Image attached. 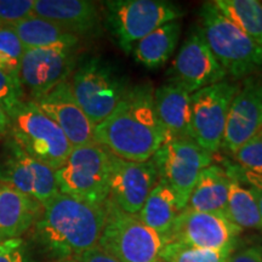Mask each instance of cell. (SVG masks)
<instances>
[{"instance_id":"1","label":"cell","mask_w":262,"mask_h":262,"mask_svg":"<svg viewBox=\"0 0 262 262\" xmlns=\"http://www.w3.org/2000/svg\"><path fill=\"white\" fill-rule=\"evenodd\" d=\"M165 140L155 108L152 84L131 85L106 119L94 127V142L113 156L130 162H147Z\"/></svg>"},{"instance_id":"2","label":"cell","mask_w":262,"mask_h":262,"mask_svg":"<svg viewBox=\"0 0 262 262\" xmlns=\"http://www.w3.org/2000/svg\"><path fill=\"white\" fill-rule=\"evenodd\" d=\"M104 221V205H91L58 193L42 206L33 235L56 261L75 258L98 244Z\"/></svg>"},{"instance_id":"3","label":"cell","mask_w":262,"mask_h":262,"mask_svg":"<svg viewBox=\"0 0 262 262\" xmlns=\"http://www.w3.org/2000/svg\"><path fill=\"white\" fill-rule=\"evenodd\" d=\"M201 28L206 44L221 67L233 79H244L262 70V47L249 38L206 2L199 11Z\"/></svg>"},{"instance_id":"4","label":"cell","mask_w":262,"mask_h":262,"mask_svg":"<svg viewBox=\"0 0 262 262\" xmlns=\"http://www.w3.org/2000/svg\"><path fill=\"white\" fill-rule=\"evenodd\" d=\"M70 84L78 104L94 126L113 112L131 86L117 66L100 56L78 58Z\"/></svg>"},{"instance_id":"5","label":"cell","mask_w":262,"mask_h":262,"mask_svg":"<svg viewBox=\"0 0 262 262\" xmlns=\"http://www.w3.org/2000/svg\"><path fill=\"white\" fill-rule=\"evenodd\" d=\"M102 4L104 25L127 55L149 33L185 15L181 6L166 0H108Z\"/></svg>"},{"instance_id":"6","label":"cell","mask_w":262,"mask_h":262,"mask_svg":"<svg viewBox=\"0 0 262 262\" xmlns=\"http://www.w3.org/2000/svg\"><path fill=\"white\" fill-rule=\"evenodd\" d=\"M55 178L61 194L103 206L110 198L111 152L95 142L73 147Z\"/></svg>"},{"instance_id":"7","label":"cell","mask_w":262,"mask_h":262,"mask_svg":"<svg viewBox=\"0 0 262 262\" xmlns=\"http://www.w3.org/2000/svg\"><path fill=\"white\" fill-rule=\"evenodd\" d=\"M9 136L32 158L55 171L73 149L60 126L28 98L10 116Z\"/></svg>"},{"instance_id":"8","label":"cell","mask_w":262,"mask_h":262,"mask_svg":"<svg viewBox=\"0 0 262 262\" xmlns=\"http://www.w3.org/2000/svg\"><path fill=\"white\" fill-rule=\"evenodd\" d=\"M106 221L98 244L120 262H156L165 245L159 233L137 215L118 208L110 198L104 203Z\"/></svg>"},{"instance_id":"9","label":"cell","mask_w":262,"mask_h":262,"mask_svg":"<svg viewBox=\"0 0 262 262\" xmlns=\"http://www.w3.org/2000/svg\"><path fill=\"white\" fill-rule=\"evenodd\" d=\"M152 162L159 180L172 189L185 210L199 175L211 165L212 155L189 137H166Z\"/></svg>"},{"instance_id":"10","label":"cell","mask_w":262,"mask_h":262,"mask_svg":"<svg viewBox=\"0 0 262 262\" xmlns=\"http://www.w3.org/2000/svg\"><path fill=\"white\" fill-rule=\"evenodd\" d=\"M239 85L222 80L191 95L189 136L214 155L222 146L228 110Z\"/></svg>"},{"instance_id":"11","label":"cell","mask_w":262,"mask_h":262,"mask_svg":"<svg viewBox=\"0 0 262 262\" xmlns=\"http://www.w3.org/2000/svg\"><path fill=\"white\" fill-rule=\"evenodd\" d=\"M0 182L44 206L58 193L55 170L27 155L9 135L0 153Z\"/></svg>"},{"instance_id":"12","label":"cell","mask_w":262,"mask_h":262,"mask_svg":"<svg viewBox=\"0 0 262 262\" xmlns=\"http://www.w3.org/2000/svg\"><path fill=\"white\" fill-rule=\"evenodd\" d=\"M78 47H50L25 51L19 81L28 94V100H38L70 79L78 62Z\"/></svg>"},{"instance_id":"13","label":"cell","mask_w":262,"mask_h":262,"mask_svg":"<svg viewBox=\"0 0 262 262\" xmlns=\"http://www.w3.org/2000/svg\"><path fill=\"white\" fill-rule=\"evenodd\" d=\"M243 229L219 212L185 210L178 216L165 235L166 243H182L216 251H233Z\"/></svg>"},{"instance_id":"14","label":"cell","mask_w":262,"mask_h":262,"mask_svg":"<svg viewBox=\"0 0 262 262\" xmlns=\"http://www.w3.org/2000/svg\"><path fill=\"white\" fill-rule=\"evenodd\" d=\"M226 72L212 54L199 26L193 29L173 58L168 83L189 95L225 80Z\"/></svg>"},{"instance_id":"15","label":"cell","mask_w":262,"mask_h":262,"mask_svg":"<svg viewBox=\"0 0 262 262\" xmlns=\"http://www.w3.org/2000/svg\"><path fill=\"white\" fill-rule=\"evenodd\" d=\"M262 131V78H245L232 100L226 122L222 148L229 155Z\"/></svg>"},{"instance_id":"16","label":"cell","mask_w":262,"mask_h":262,"mask_svg":"<svg viewBox=\"0 0 262 262\" xmlns=\"http://www.w3.org/2000/svg\"><path fill=\"white\" fill-rule=\"evenodd\" d=\"M158 180V171L152 159L130 162L111 153L110 199L123 211L139 215Z\"/></svg>"},{"instance_id":"17","label":"cell","mask_w":262,"mask_h":262,"mask_svg":"<svg viewBox=\"0 0 262 262\" xmlns=\"http://www.w3.org/2000/svg\"><path fill=\"white\" fill-rule=\"evenodd\" d=\"M33 102L60 126L73 147L94 142L95 126L75 100L70 79Z\"/></svg>"},{"instance_id":"18","label":"cell","mask_w":262,"mask_h":262,"mask_svg":"<svg viewBox=\"0 0 262 262\" xmlns=\"http://www.w3.org/2000/svg\"><path fill=\"white\" fill-rule=\"evenodd\" d=\"M34 15L54 22L79 40L97 37L101 32L100 9L89 0H34Z\"/></svg>"},{"instance_id":"19","label":"cell","mask_w":262,"mask_h":262,"mask_svg":"<svg viewBox=\"0 0 262 262\" xmlns=\"http://www.w3.org/2000/svg\"><path fill=\"white\" fill-rule=\"evenodd\" d=\"M40 203L0 182V242L22 238L41 214Z\"/></svg>"},{"instance_id":"20","label":"cell","mask_w":262,"mask_h":262,"mask_svg":"<svg viewBox=\"0 0 262 262\" xmlns=\"http://www.w3.org/2000/svg\"><path fill=\"white\" fill-rule=\"evenodd\" d=\"M155 108L166 137H189L191 95L171 83L155 90Z\"/></svg>"},{"instance_id":"21","label":"cell","mask_w":262,"mask_h":262,"mask_svg":"<svg viewBox=\"0 0 262 262\" xmlns=\"http://www.w3.org/2000/svg\"><path fill=\"white\" fill-rule=\"evenodd\" d=\"M232 178L227 170L211 164L199 175L186 209L201 212L224 214L227 205Z\"/></svg>"},{"instance_id":"22","label":"cell","mask_w":262,"mask_h":262,"mask_svg":"<svg viewBox=\"0 0 262 262\" xmlns=\"http://www.w3.org/2000/svg\"><path fill=\"white\" fill-rule=\"evenodd\" d=\"M181 32L179 19L160 26L134 45L131 50L134 60L146 68L162 67L175 52Z\"/></svg>"},{"instance_id":"23","label":"cell","mask_w":262,"mask_h":262,"mask_svg":"<svg viewBox=\"0 0 262 262\" xmlns=\"http://www.w3.org/2000/svg\"><path fill=\"white\" fill-rule=\"evenodd\" d=\"M182 210L172 189L158 180L137 216L146 226L165 238Z\"/></svg>"},{"instance_id":"24","label":"cell","mask_w":262,"mask_h":262,"mask_svg":"<svg viewBox=\"0 0 262 262\" xmlns=\"http://www.w3.org/2000/svg\"><path fill=\"white\" fill-rule=\"evenodd\" d=\"M12 28L26 50L50 47H77L80 41L60 26L35 15Z\"/></svg>"},{"instance_id":"25","label":"cell","mask_w":262,"mask_h":262,"mask_svg":"<svg viewBox=\"0 0 262 262\" xmlns=\"http://www.w3.org/2000/svg\"><path fill=\"white\" fill-rule=\"evenodd\" d=\"M214 5L235 27L262 47V3L258 0H215Z\"/></svg>"},{"instance_id":"26","label":"cell","mask_w":262,"mask_h":262,"mask_svg":"<svg viewBox=\"0 0 262 262\" xmlns=\"http://www.w3.org/2000/svg\"><path fill=\"white\" fill-rule=\"evenodd\" d=\"M224 215L228 221L242 229H262V219L256 198L250 188L245 187L235 179H232Z\"/></svg>"},{"instance_id":"27","label":"cell","mask_w":262,"mask_h":262,"mask_svg":"<svg viewBox=\"0 0 262 262\" xmlns=\"http://www.w3.org/2000/svg\"><path fill=\"white\" fill-rule=\"evenodd\" d=\"M233 251L206 250L182 243H166L159 255L163 262H228Z\"/></svg>"},{"instance_id":"28","label":"cell","mask_w":262,"mask_h":262,"mask_svg":"<svg viewBox=\"0 0 262 262\" xmlns=\"http://www.w3.org/2000/svg\"><path fill=\"white\" fill-rule=\"evenodd\" d=\"M26 49L14 28L0 27V70L19 80V70Z\"/></svg>"},{"instance_id":"29","label":"cell","mask_w":262,"mask_h":262,"mask_svg":"<svg viewBox=\"0 0 262 262\" xmlns=\"http://www.w3.org/2000/svg\"><path fill=\"white\" fill-rule=\"evenodd\" d=\"M238 168L247 172L262 175V131L245 142L232 155Z\"/></svg>"},{"instance_id":"30","label":"cell","mask_w":262,"mask_h":262,"mask_svg":"<svg viewBox=\"0 0 262 262\" xmlns=\"http://www.w3.org/2000/svg\"><path fill=\"white\" fill-rule=\"evenodd\" d=\"M26 100L27 98L21 81L14 79L4 71L0 70V107L10 117Z\"/></svg>"},{"instance_id":"31","label":"cell","mask_w":262,"mask_h":262,"mask_svg":"<svg viewBox=\"0 0 262 262\" xmlns=\"http://www.w3.org/2000/svg\"><path fill=\"white\" fill-rule=\"evenodd\" d=\"M34 15V0H0V27H15Z\"/></svg>"},{"instance_id":"32","label":"cell","mask_w":262,"mask_h":262,"mask_svg":"<svg viewBox=\"0 0 262 262\" xmlns=\"http://www.w3.org/2000/svg\"><path fill=\"white\" fill-rule=\"evenodd\" d=\"M0 262H29L27 243L22 238L0 242Z\"/></svg>"},{"instance_id":"33","label":"cell","mask_w":262,"mask_h":262,"mask_svg":"<svg viewBox=\"0 0 262 262\" xmlns=\"http://www.w3.org/2000/svg\"><path fill=\"white\" fill-rule=\"evenodd\" d=\"M78 262H120L113 255L107 253L100 245H95L94 248L84 251L74 258Z\"/></svg>"},{"instance_id":"34","label":"cell","mask_w":262,"mask_h":262,"mask_svg":"<svg viewBox=\"0 0 262 262\" xmlns=\"http://www.w3.org/2000/svg\"><path fill=\"white\" fill-rule=\"evenodd\" d=\"M228 262H262V244H255L232 255Z\"/></svg>"},{"instance_id":"35","label":"cell","mask_w":262,"mask_h":262,"mask_svg":"<svg viewBox=\"0 0 262 262\" xmlns=\"http://www.w3.org/2000/svg\"><path fill=\"white\" fill-rule=\"evenodd\" d=\"M227 170L228 175L232 179L238 180V181L247 182L249 186H255V187H262V175H255V173L247 172L241 168H235V166H231Z\"/></svg>"},{"instance_id":"36","label":"cell","mask_w":262,"mask_h":262,"mask_svg":"<svg viewBox=\"0 0 262 262\" xmlns=\"http://www.w3.org/2000/svg\"><path fill=\"white\" fill-rule=\"evenodd\" d=\"M10 131V117L9 114L0 107V141L5 140Z\"/></svg>"},{"instance_id":"37","label":"cell","mask_w":262,"mask_h":262,"mask_svg":"<svg viewBox=\"0 0 262 262\" xmlns=\"http://www.w3.org/2000/svg\"><path fill=\"white\" fill-rule=\"evenodd\" d=\"M250 191L253 192V194L256 198L257 204H258V209H260V214H261V219H262V187H255V186H249Z\"/></svg>"},{"instance_id":"38","label":"cell","mask_w":262,"mask_h":262,"mask_svg":"<svg viewBox=\"0 0 262 262\" xmlns=\"http://www.w3.org/2000/svg\"><path fill=\"white\" fill-rule=\"evenodd\" d=\"M56 262H78V261L74 260V258H64V260H58Z\"/></svg>"},{"instance_id":"39","label":"cell","mask_w":262,"mask_h":262,"mask_svg":"<svg viewBox=\"0 0 262 262\" xmlns=\"http://www.w3.org/2000/svg\"><path fill=\"white\" fill-rule=\"evenodd\" d=\"M156 262H163V261H160V260H158V261H156Z\"/></svg>"}]
</instances>
